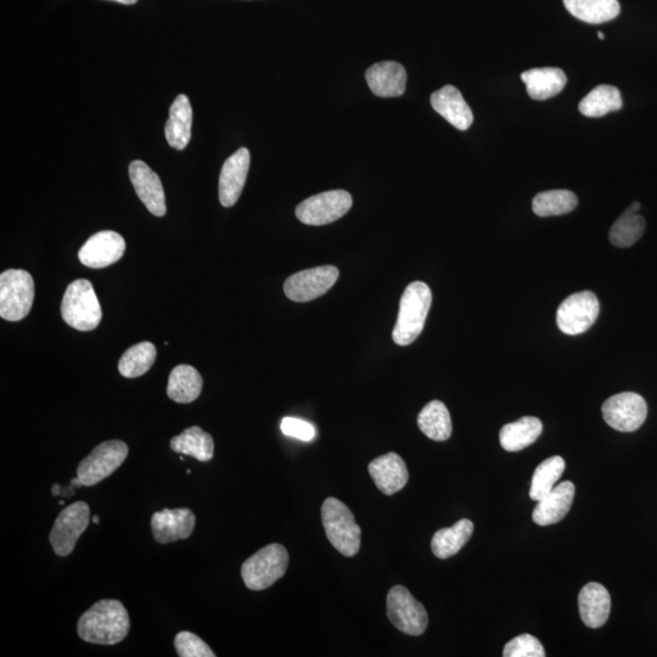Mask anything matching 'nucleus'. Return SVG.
Listing matches in <instances>:
<instances>
[{
  "label": "nucleus",
  "instance_id": "72a5a7b5",
  "mask_svg": "<svg viewBox=\"0 0 657 657\" xmlns=\"http://www.w3.org/2000/svg\"><path fill=\"white\" fill-rule=\"evenodd\" d=\"M577 205V196L570 190H548L535 196L532 210L539 217L563 216L574 211Z\"/></svg>",
  "mask_w": 657,
  "mask_h": 657
},
{
  "label": "nucleus",
  "instance_id": "79ce46f5",
  "mask_svg": "<svg viewBox=\"0 0 657 657\" xmlns=\"http://www.w3.org/2000/svg\"><path fill=\"white\" fill-rule=\"evenodd\" d=\"M598 37L600 39H605L604 33L603 32H598Z\"/></svg>",
  "mask_w": 657,
  "mask_h": 657
},
{
  "label": "nucleus",
  "instance_id": "9b49d317",
  "mask_svg": "<svg viewBox=\"0 0 657 657\" xmlns=\"http://www.w3.org/2000/svg\"><path fill=\"white\" fill-rule=\"evenodd\" d=\"M600 312L597 296L592 291L577 292L561 303L557 323L566 335H580L592 327Z\"/></svg>",
  "mask_w": 657,
  "mask_h": 657
},
{
  "label": "nucleus",
  "instance_id": "7ed1b4c3",
  "mask_svg": "<svg viewBox=\"0 0 657 657\" xmlns=\"http://www.w3.org/2000/svg\"><path fill=\"white\" fill-rule=\"evenodd\" d=\"M322 520L333 547L345 557H355L361 549L362 530L350 508L339 499H325Z\"/></svg>",
  "mask_w": 657,
  "mask_h": 657
},
{
  "label": "nucleus",
  "instance_id": "1a4fd4ad",
  "mask_svg": "<svg viewBox=\"0 0 657 657\" xmlns=\"http://www.w3.org/2000/svg\"><path fill=\"white\" fill-rule=\"evenodd\" d=\"M352 196L345 190H331L302 201L296 209V217L307 226H325L338 221L351 210Z\"/></svg>",
  "mask_w": 657,
  "mask_h": 657
},
{
  "label": "nucleus",
  "instance_id": "a211bd4d",
  "mask_svg": "<svg viewBox=\"0 0 657 657\" xmlns=\"http://www.w3.org/2000/svg\"><path fill=\"white\" fill-rule=\"evenodd\" d=\"M365 80L376 97L396 98L406 92L407 72L395 61H383L369 67Z\"/></svg>",
  "mask_w": 657,
  "mask_h": 657
},
{
  "label": "nucleus",
  "instance_id": "2eb2a0df",
  "mask_svg": "<svg viewBox=\"0 0 657 657\" xmlns=\"http://www.w3.org/2000/svg\"><path fill=\"white\" fill-rule=\"evenodd\" d=\"M129 178L138 198L146 209L156 217L166 215V196L161 179L145 162L137 160L129 165Z\"/></svg>",
  "mask_w": 657,
  "mask_h": 657
},
{
  "label": "nucleus",
  "instance_id": "6e6552de",
  "mask_svg": "<svg viewBox=\"0 0 657 657\" xmlns=\"http://www.w3.org/2000/svg\"><path fill=\"white\" fill-rule=\"evenodd\" d=\"M387 616L397 630L409 636H421L429 625L424 605L403 586L393 587L387 594Z\"/></svg>",
  "mask_w": 657,
  "mask_h": 657
},
{
  "label": "nucleus",
  "instance_id": "c9c22d12",
  "mask_svg": "<svg viewBox=\"0 0 657 657\" xmlns=\"http://www.w3.org/2000/svg\"><path fill=\"white\" fill-rule=\"evenodd\" d=\"M174 647H176L178 656L181 657H215L212 649L204 640L192 632L178 633L174 638Z\"/></svg>",
  "mask_w": 657,
  "mask_h": 657
},
{
  "label": "nucleus",
  "instance_id": "e433bc0d",
  "mask_svg": "<svg viewBox=\"0 0 657 657\" xmlns=\"http://www.w3.org/2000/svg\"><path fill=\"white\" fill-rule=\"evenodd\" d=\"M503 656L505 657H544L543 645L536 637L531 634H521V636L511 639L505 645Z\"/></svg>",
  "mask_w": 657,
  "mask_h": 657
},
{
  "label": "nucleus",
  "instance_id": "bb28decb",
  "mask_svg": "<svg viewBox=\"0 0 657 657\" xmlns=\"http://www.w3.org/2000/svg\"><path fill=\"white\" fill-rule=\"evenodd\" d=\"M474 533V524L468 519L457 522L456 525L437 531L432 537V553L438 559H448L460 552L469 542Z\"/></svg>",
  "mask_w": 657,
  "mask_h": 657
},
{
  "label": "nucleus",
  "instance_id": "0eeeda50",
  "mask_svg": "<svg viewBox=\"0 0 657 657\" xmlns=\"http://www.w3.org/2000/svg\"><path fill=\"white\" fill-rule=\"evenodd\" d=\"M128 451V446L123 441L111 440L100 443L78 465V480L81 481L82 486L98 485L120 468L128 456Z\"/></svg>",
  "mask_w": 657,
  "mask_h": 657
},
{
  "label": "nucleus",
  "instance_id": "f704fd0d",
  "mask_svg": "<svg viewBox=\"0 0 657 657\" xmlns=\"http://www.w3.org/2000/svg\"><path fill=\"white\" fill-rule=\"evenodd\" d=\"M565 471V460L559 456L550 457L537 466L531 482L530 497L539 502L553 490Z\"/></svg>",
  "mask_w": 657,
  "mask_h": 657
},
{
  "label": "nucleus",
  "instance_id": "4c0bfd02",
  "mask_svg": "<svg viewBox=\"0 0 657 657\" xmlns=\"http://www.w3.org/2000/svg\"><path fill=\"white\" fill-rule=\"evenodd\" d=\"M280 429L285 436L297 438V440L310 442L316 437V429L308 421L297 418H284Z\"/></svg>",
  "mask_w": 657,
  "mask_h": 657
},
{
  "label": "nucleus",
  "instance_id": "dca6fc26",
  "mask_svg": "<svg viewBox=\"0 0 657 657\" xmlns=\"http://www.w3.org/2000/svg\"><path fill=\"white\" fill-rule=\"evenodd\" d=\"M195 522V514L188 508L164 509L151 518V531L157 543H173L192 536Z\"/></svg>",
  "mask_w": 657,
  "mask_h": 657
},
{
  "label": "nucleus",
  "instance_id": "58836bf2",
  "mask_svg": "<svg viewBox=\"0 0 657 657\" xmlns=\"http://www.w3.org/2000/svg\"><path fill=\"white\" fill-rule=\"evenodd\" d=\"M114 2L125 4V5H132V4H136L138 0H114Z\"/></svg>",
  "mask_w": 657,
  "mask_h": 657
},
{
  "label": "nucleus",
  "instance_id": "20e7f679",
  "mask_svg": "<svg viewBox=\"0 0 657 657\" xmlns=\"http://www.w3.org/2000/svg\"><path fill=\"white\" fill-rule=\"evenodd\" d=\"M61 316L67 325L78 331L98 328L103 310L89 280L77 279L69 285L61 303Z\"/></svg>",
  "mask_w": 657,
  "mask_h": 657
},
{
  "label": "nucleus",
  "instance_id": "aec40b11",
  "mask_svg": "<svg viewBox=\"0 0 657 657\" xmlns=\"http://www.w3.org/2000/svg\"><path fill=\"white\" fill-rule=\"evenodd\" d=\"M431 106L437 114L459 131H466L474 122L473 111L456 87L445 86L431 95Z\"/></svg>",
  "mask_w": 657,
  "mask_h": 657
},
{
  "label": "nucleus",
  "instance_id": "f3484780",
  "mask_svg": "<svg viewBox=\"0 0 657 657\" xmlns=\"http://www.w3.org/2000/svg\"><path fill=\"white\" fill-rule=\"evenodd\" d=\"M250 160V151L241 148L224 162L219 176V201L222 206L237 204L249 174Z\"/></svg>",
  "mask_w": 657,
  "mask_h": 657
},
{
  "label": "nucleus",
  "instance_id": "4be33fe9",
  "mask_svg": "<svg viewBox=\"0 0 657 657\" xmlns=\"http://www.w3.org/2000/svg\"><path fill=\"white\" fill-rule=\"evenodd\" d=\"M578 609L581 620L589 628H599L608 621L611 598L603 584L591 582L582 588L578 595Z\"/></svg>",
  "mask_w": 657,
  "mask_h": 657
},
{
  "label": "nucleus",
  "instance_id": "f8f14e48",
  "mask_svg": "<svg viewBox=\"0 0 657 657\" xmlns=\"http://www.w3.org/2000/svg\"><path fill=\"white\" fill-rule=\"evenodd\" d=\"M339 269L322 266L306 269L286 279L284 292L294 302H310L327 294L339 279Z\"/></svg>",
  "mask_w": 657,
  "mask_h": 657
},
{
  "label": "nucleus",
  "instance_id": "f03ea898",
  "mask_svg": "<svg viewBox=\"0 0 657 657\" xmlns=\"http://www.w3.org/2000/svg\"><path fill=\"white\" fill-rule=\"evenodd\" d=\"M432 294L423 282L409 284L404 290L400 302L392 339L398 346H409L417 340L425 327L430 311Z\"/></svg>",
  "mask_w": 657,
  "mask_h": 657
},
{
  "label": "nucleus",
  "instance_id": "c85d7f7f",
  "mask_svg": "<svg viewBox=\"0 0 657 657\" xmlns=\"http://www.w3.org/2000/svg\"><path fill=\"white\" fill-rule=\"evenodd\" d=\"M173 452L185 454L200 462H210L215 453V442L210 434H207L199 426H192L184 430L181 435L173 437L170 443Z\"/></svg>",
  "mask_w": 657,
  "mask_h": 657
},
{
  "label": "nucleus",
  "instance_id": "2f4dec72",
  "mask_svg": "<svg viewBox=\"0 0 657 657\" xmlns=\"http://www.w3.org/2000/svg\"><path fill=\"white\" fill-rule=\"evenodd\" d=\"M622 106L619 89L603 84V86L594 88L586 98H583L578 109H580L583 116L603 117L610 114V112L619 111Z\"/></svg>",
  "mask_w": 657,
  "mask_h": 657
},
{
  "label": "nucleus",
  "instance_id": "5701e85b",
  "mask_svg": "<svg viewBox=\"0 0 657 657\" xmlns=\"http://www.w3.org/2000/svg\"><path fill=\"white\" fill-rule=\"evenodd\" d=\"M193 109L187 95L179 94L170 109L165 136L168 145L178 151L187 148L192 139Z\"/></svg>",
  "mask_w": 657,
  "mask_h": 657
},
{
  "label": "nucleus",
  "instance_id": "9d476101",
  "mask_svg": "<svg viewBox=\"0 0 657 657\" xmlns=\"http://www.w3.org/2000/svg\"><path fill=\"white\" fill-rule=\"evenodd\" d=\"M91 521V509L86 502H76L61 511L55 520L50 543L58 557H69L75 550L78 538L87 530Z\"/></svg>",
  "mask_w": 657,
  "mask_h": 657
},
{
  "label": "nucleus",
  "instance_id": "ddd939ff",
  "mask_svg": "<svg viewBox=\"0 0 657 657\" xmlns=\"http://www.w3.org/2000/svg\"><path fill=\"white\" fill-rule=\"evenodd\" d=\"M606 424L622 432H633L645 423L648 406L638 393L622 392L606 400L602 407Z\"/></svg>",
  "mask_w": 657,
  "mask_h": 657
},
{
  "label": "nucleus",
  "instance_id": "393cba45",
  "mask_svg": "<svg viewBox=\"0 0 657 657\" xmlns=\"http://www.w3.org/2000/svg\"><path fill=\"white\" fill-rule=\"evenodd\" d=\"M201 375L192 365L182 364L172 370L168 379L167 395L177 403H192L201 395Z\"/></svg>",
  "mask_w": 657,
  "mask_h": 657
},
{
  "label": "nucleus",
  "instance_id": "f257e3e1",
  "mask_svg": "<svg viewBox=\"0 0 657 657\" xmlns=\"http://www.w3.org/2000/svg\"><path fill=\"white\" fill-rule=\"evenodd\" d=\"M131 630L128 611L119 600H100L78 620V636L84 642L100 645L121 643Z\"/></svg>",
  "mask_w": 657,
  "mask_h": 657
},
{
  "label": "nucleus",
  "instance_id": "b1692460",
  "mask_svg": "<svg viewBox=\"0 0 657 657\" xmlns=\"http://www.w3.org/2000/svg\"><path fill=\"white\" fill-rule=\"evenodd\" d=\"M527 93L533 100H548L564 91L567 78L563 70L557 67L532 69L521 73Z\"/></svg>",
  "mask_w": 657,
  "mask_h": 657
},
{
  "label": "nucleus",
  "instance_id": "a19ab883",
  "mask_svg": "<svg viewBox=\"0 0 657 657\" xmlns=\"http://www.w3.org/2000/svg\"><path fill=\"white\" fill-rule=\"evenodd\" d=\"M93 522H94V524H97V525L99 524V516L98 515L93 516Z\"/></svg>",
  "mask_w": 657,
  "mask_h": 657
},
{
  "label": "nucleus",
  "instance_id": "39448f33",
  "mask_svg": "<svg viewBox=\"0 0 657 657\" xmlns=\"http://www.w3.org/2000/svg\"><path fill=\"white\" fill-rule=\"evenodd\" d=\"M289 553L282 544L273 543L247 559L241 567V577L251 591H265L285 575Z\"/></svg>",
  "mask_w": 657,
  "mask_h": 657
},
{
  "label": "nucleus",
  "instance_id": "412c9836",
  "mask_svg": "<svg viewBox=\"0 0 657 657\" xmlns=\"http://www.w3.org/2000/svg\"><path fill=\"white\" fill-rule=\"evenodd\" d=\"M575 485L571 481L561 482L546 497L538 502L532 519L539 526L558 524L569 513L575 498Z\"/></svg>",
  "mask_w": 657,
  "mask_h": 657
},
{
  "label": "nucleus",
  "instance_id": "a878e982",
  "mask_svg": "<svg viewBox=\"0 0 657 657\" xmlns=\"http://www.w3.org/2000/svg\"><path fill=\"white\" fill-rule=\"evenodd\" d=\"M543 431L542 421L535 417H524L504 425L499 440L508 452H519L537 441Z\"/></svg>",
  "mask_w": 657,
  "mask_h": 657
},
{
  "label": "nucleus",
  "instance_id": "423d86ee",
  "mask_svg": "<svg viewBox=\"0 0 657 657\" xmlns=\"http://www.w3.org/2000/svg\"><path fill=\"white\" fill-rule=\"evenodd\" d=\"M35 301V280L24 269H8L0 275V317L8 322L25 319Z\"/></svg>",
  "mask_w": 657,
  "mask_h": 657
},
{
  "label": "nucleus",
  "instance_id": "c756f323",
  "mask_svg": "<svg viewBox=\"0 0 657 657\" xmlns=\"http://www.w3.org/2000/svg\"><path fill=\"white\" fill-rule=\"evenodd\" d=\"M418 426L430 440L447 441L452 435V420L446 404L441 401L426 404L418 415Z\"/></svg>",
  "mask_w": 657,
  "mask_h": 657
},
{
  "label": "nucleus",
  "instance_id": "6ab92c4d",
  "mask_svg": "<svg viewBox=\"0 0 657 657\" xmlns=\"http://www.w3.org/2000/svg\"><path fill=\"white\" fill-rule=\"evenodd\" d=\"M368 470L376 487L386 496L403 490L409 480L407 465L396 453H387L374 459Z\"/></svg>",
  "mask_w": 657,
  "mask_h": 657
},
{
  "label": "nucleus",
  "instance_id": "7c9ffc66",
  "mask_svg": "<svg viewBox=\"0 0 657 657\" xmlns=\"http://www.w3.org/2000/svg\"><path fill=\"white\" fill-rule=\"evenodd\" d=\"M640 209L639 202H633L628 210L617 219L609 233L610 243L621 249H626L637 243L643 237L645 230V219L637 215Z\"/></svg>",
  "mask_w": 657,
  "mask_h": 657
},
{
  "label": "nucleus",
  "instance_id": "ea45409f",
  "mask_svg": "<svg viewBox=\"0 0 657 657\" xmlns=\"http://www.w3.org/2000/svg\"><path fill=\"white\" fill-rule=\"evenodd\" d=\"M52 492H53L54 496H58V494L60 493V486L59 485L53 486Z\"/></svg>",
  "mask_w": 657,
  "mask_h": 657
},
{
  "label": "nucleus",
  "instance_id": "cd10ccee",
  "mask_svg": "<svg viewBox=\"0 0 657 657\" xmlns=\"http://www.w3.org/2000/svg\"><path fill=\"white\" fill-rule=\"evenodd\" d=\"M565 8L576 19L587 24H604L620 14L617 0H563Z\"/></svg>",
  "mask_w": 657,
  "mask_h": 657
},
{
  "label": "nucleus",
  "instance_id": "4468645a",
  "mask_svg": "<svg viewBox=\"0 0 657 657\" xmlns=\"http://www.w3.org/2000/svg\"><path fill=\"white\" fill-rule=\"evenodd\" d=\"M126 251V241L122 235L112 230L94 234L78 252L83 266L93 269L106 268L120 261Z\"/></svg>",
  "mask_w": 657,
  "mask_h": 657
},
{
  "label": "nucleus",
  "instance_id": "473e14b6",
  "mask_svg": "<svg viewBox=\"0 0 657 657\" xmlns=\"http://www.w3.org/2000/svg\"><path fill=\"white\" fill-rule=\"evenodd\" d=\"M157 356L156 347L149 341L140 342L125 352L120 359L119 372L127 379L139 378L149 372Z\"/></svg>",
  "mask_w": 657,
  "mask_h": 657
}]
</instances>
